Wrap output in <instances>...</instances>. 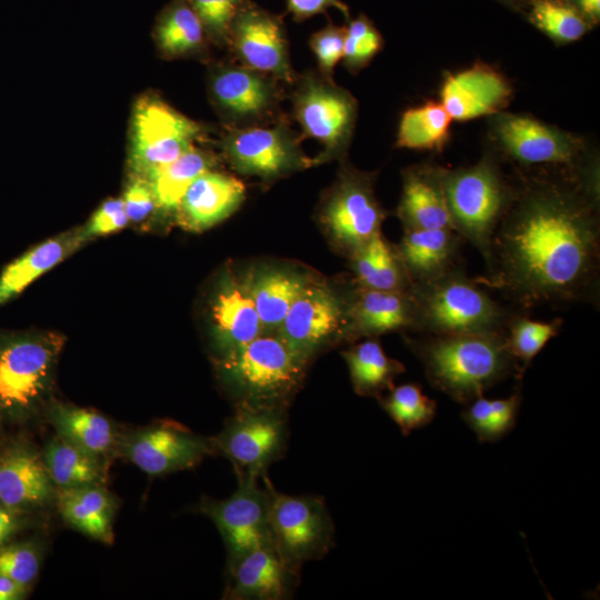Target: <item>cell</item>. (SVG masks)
<instances>
[{
    "label": "cell",
    "instance_id": "7c38bea8",
    "mask_svg": "<svg viewBox=\"0 0 600 600\" xmlns=\"http://www.w3.org/2000/svg\"><path fill=\"white\" fill-rule=\"evenodd\" d=\"M253 476L237 474L234 492L223 500L203 499L199 509L219 530L226 549L227 564L250 550L273 543L269 524L270 494Z\"/></svg>",
    "mask_w": 600,
    "mask_h": 600
},
{
    "label": "cell",
    "instance_id": "836d02e7",
    "mask_svg": "<svg viewBox=\"0 0 600 600\" xmlns=\"http://www.w3.org/2000/svg\"><path fill=\"white\" fill-rule=\"evenodd\" d=\"M213 164L212 153L193 146L169 164L150 173L147 179L153 190L157 207L177 211L189 186Z\"/></svg>",
    "mask_w": 600,
    "mask_h": 600
},
{
    "label": "cell",
    "instance_id": "7dc6e473",
    "mask_svg": "<svg viewBox=\"0 0 600 600\" xmlns=\"http://www.w3.org/2000/svg\"><path fill=\"white\" fill-rule=\"evenodd\" d=\"M330 8L338 9L346 18H349V8L341 0H287V11L297 22L326 13Z\"/></svg>",
    "mask_w": 600,
    "mask_h": 600
},
{
    "label": "cell",
    "instance_id": "7402d4cb",
    "mask_svg": "<svg viewBox=\"0 0 600 600\" xmlns=\"http://www.w3.org/2000/svg\"><path fill=\"white\" fill-rule=\"evenodd\" d=\"M507 152L523 163H572L576 148L563 133L534 119L506 116L497 126Z\"/></svg>",
    "mask_w": 600,
    "mask_h": 600
},
{
    "label": "cell",
    "instance_id": "5b68a950",
    "mask_svg": "<svg viewBox=\"0 0 600 600\" xmlns=\"http://www.w3.org/2000/svg\"><path fill=\"white\" fill-rule=\"evenodd\" d=\"M443 188L453 230L471 243L487 266L494 232L513 196L489 161L443 170Z\"/></svg>",
    "mask_w": 600,
    "mask_h": 600
},
{
    "label": "cell",
    "instance_id": "b9f144b4",
    "mask_svg": "<svg viewBox=\"0 0 600 600\" xmlns=\"http://www.w3.org/2000/svg\"><path fill=\"white\" fill-rule=\"evenodd\" d=\"M199 17L209 41L228 48L229 30L238 11L249 0H186Z\"/></svg>",
    "mask_w": 600,
    "mask_h": 600
},
{
    "label": "cell",
    "instance_id": "484cf974",
    "mask_svg": "<svg viewBox=\"0 0 600 600\" xmlns=\"http://www.w3.org/2000/svg\"><path fill=\"white\" fill-rule=\"evenodd\" d=\"M414 319L410 292L359 288L349 306L350 331L358 336H376L412 330Z\"/></svg>",
    "mask_w": 600,
    "mask_h": 600
},
{
    "label": "cell",
    "instance_id": "2e32d148",
    "mask_svg": "<svg viewBox=\"0 0 600 600\" xmlns=\"http://www.w3.org/2000/svg\"><path fill=\"white\" fill-rule=\"evenodd\" d=\"M371 184V180L362 173L344 172L322 210L329 232L351 253L381 232L384 211Z\"/></svg>",
    "mask_w": 600,
    "mask_h": 600
},
{
    "label": "cell",
    "instance_id": "d4e9b609",
    "mask_svg": "<svg viewBox=\"0 0 600 600\" xmlns=\"http://www.w3.org/2000/svg\"><path fill=\"white\" fill-rule=\"evenodd\" d=\"M398 214L404 229H453L443 188V169L423 166L403 174Z\"/></svg>",
    "mask_w": 600,
    "mask_h": 600
},
{
    "label": "cell",
    "instance_id": "ffe728a7",
    "mask_svg": "<svg viewBox=\"0 0 600 600\" xmlns=\"http://www.w3.org/2000/svg\"><path fill=\"white\" fill-rule=\"evenodd\" d=\"M244 191L239 179L210 169L187 189L176 211L178 222L187 230H206L236 211Z\"/></svg>",
    "mask_w": 600,
    "mask_h": 600
},
{
    "label": "cell",
    "instance_id": "8fae6325",
    "mask_svg": "<svg viewBox=\"0 0 600 600\" xmlns=\"http://www.w3.org/2000/svg\"><path fill=\"white\" fill-rule=\"evenodd\" d=\"M209 94L230 129L279 120L283 89L277 78L242 64L218 63L209 74Z\"/></svg>",
    "mask_w": 600,
    "mask_h": 600
},
{
    "label": "cell",
    "instance_id": "603a6c76",
    "mask_svg": "<svg viewBox=\"0 0 600 600\" xmlns=\"http://www.w3.org/2000/svg\"><path fill=\"white\" fill-rule=\"evenodd\" d=\"M54 493V486L42 457L28 447L0 452V502L13 509L42 506Z\"/></svg>",
    "mask_w": 600,
    "mask_h": 600
},
{
    "label": "cell",
    "instance_id": "7a4b0ae2",
    "mask_svg": "<svg viewBox=\"0 0 600 600\" xmlns=\"http://www.w3.org/2000/svg\"><path fill=\"white\" fill-rule=\"evenodd\" d=\"M407 343L429 383L463 406L498 383L511 377L520 381L524 374L508 349L506 332L421 334Z\"/></svg>",
    "mask_w": 600,
    "mask_h": 600
},
{
    "label": "cell",
    "instance_id": "d6a6232c",
    "mask_svg": "<svg viewBox=\"0 0 600 600\" xmlns=\"http://www.w3.org/2000/svg\"><path fill=\"white\" fill-rule=\"evenodd\" d=\"M343 358L353 389L361 396L379 397L383 390L393 387L396 377L404 372L403 364L388 357L376 339L353 346L343 352Z\"/></svg>",
    "mask_w": 600,
    "mask_h": 600
},
{
    "label": "cell",
    "instance_id": "f1b7e54d",
    "mask_svg": "<svg viewBox=\"0 0 600 600\" xmlns=\"http://www.w3.org/2000/svg\"><path fill=\"white\" fill-rule=\"evenodd\" d=\"M48 417L57 436L100 459L118 446L116 428L98 412L56 403L49 409Z\"/></svg>",
    "mask_w": 600,
    "mask_h": 600
},
{
    "label": "cell",
    "instance_id": "7bdbcfd3",
    "mask_svg": "<svg viewBox=\"0 0 600 600\" xmlns=\"http://www.w3.org/2000/svg\"><path fill=\"white\" fill-rule=\"evenodd\" d=\"M40 559L30 543L0 547V574L27 587L37 578Z\"/></svg>",
    "mask_w": 600,
    "mask_h": 600
},
{
    "label": "cell",
    "instance_id": "e575fe53",
    "mask_svg": "<svg viewBox=\"0 0 600 600\" xmlns=\"http://www.w3.org/2000/svg\"><path fill=\"white\" fill-rule=\"evenodd\" d=\"M249 286L262 329L272 330L281 324L307 284L297 276L270 271L260 274Z\"/></svg>",
    "mask_w": 600,
    "mask_h": 600
},
{
    "label": "cell",
    "instance_id": "83f0119b",
    "mask_svg": "<svg viewBox=\"0 0 600 600\" xmlns=\"http://www.w3.org/2000/svg\"><path fill=\"white\" fill-rule=\"evenodd\" d=\"M57 504L69 526L92 539L112 543L116 503L101 486L58 489Z\"/></svg>",
    "mask_w": 600,
    "mask_h": 600
},
{
    "label": "cell",
    "instance_id": "5bb4252c",
    "mask_svg": "<svg viewBox=\"0 0 600 600\" xmlns=\"http://www.w3.org/2000/svg\"><path fill=\"white\" fill-rule=\"evenodd\" d=\"M228 48L240 64L292 84L288 39L281 16L249 0L236 14L229 30Z\"/></svg>",
    "mask_w": 600,
    "mask_h": 600
},
{
    "label": "cell",
    "instance_id": "f907efd6",
    "mask_svg": "<svg viewBox=\"0 0 600 600\" xmlns=\"http://www.w3.org/2000/svg\"><path fill=\"white\" fill-rule=\"evenodd\" d=\"M582 11L591 17L598 19L600 16V0H578Z\"/></svg>",
    "mask_w": 600,
    "mask_h": 600
},
{
    "label": "cell",
    "instance_id": "44dd1931",
    "mask_svg": "<svg viewBox=\"0 0 600 600\" xmlns=\"http://www.w3.org/2000/svg\"><path fill=\"white\" fill-rule=\"evenodd\" d=\"M506 79L488 67H473L447 77L441 103L453 120L466 121L501 110L510 97Z\"/></svg>",
    "mask_w": 600,
    "mask_h": 600
},
{
    "label": "cell",
    "instance_id": "ab89813d",
    "mask_svg": "<svg viewBox=\"0 0 600 600\" xmlns=\"http://www.w3.org/2000/svg\"><path fill=\"white\" fill-rule=\"evenodd\" d=\"M531 21L556 40L570 42L587 31L582 16L561 0H531Z\"/></svg>",
    "mask_w": 600,
    "mask_h": 600
},
{
    "label": "cell",
    "instance_id": "1f68e13d",
    "mask_svg": "<svg viewBox=\"0 0 600 600\" xmlns=\"http://www.w3.org/2000/svg\"><path fill=\"white\" fill-rule=\"evenodd\" d=\"M42 461L58 489L101 486L106 470L102 459L57 436L46 446Z\"/></svg>",
    "mask_w": 600,
    "mask_h": 600
},
{
    "label": "cell",
    "instance_id": "f6af8a7d",
    "mask_svg": "<svg viewBox=\"0 0 600 600\" xmlns=\"http://www.w3.org/2000/svg\"><path fill=\"white\" fill-rule=\"evenodd\" d=\"M129 221L144 220L156 209L157 201L147 178L132 174L121 198Z\"/></svg>",
    "mask_w": 600,
    "mask_h": 600
},
{
    "label": "cell",
    "instance_id": "9c48e42d",
    "mask_svg": "<svg viewBox=\"0 0 600 600\" xmlns=\"http://www.w3.org/2000/svg\"><path fill=\"white\" fill-rule=\"evenodd\" d=\"M202 127L156 94L136 101L130 123L129 167L147 178L194 146Z\"/></svg>",
    "mask_w": 600,
    "mask_h": 600
},
{
    "label": "cell",
    "instance_id": "cb8c5ba5",
    "mask_svg": "<svg viewBox=\"0 0 600 600\" xmlns=\"http://www.w3.org/2000/svg\"><path fill=\"white\" fill-rule=\"evenodd\" d=\"M463 243L453 229H404L397 249L414 284L436 279L459 266Z\"/></svg>",
    "mask_w": 600,
    "mask_h": 600
},
{
    "label": "cell",
    "instance_id": "ac0fdd59",
    "mask_svg": "<svg viewBox=\"0 0 600 600\" xmlns=\"http://www.w3.org/2000/svg\"><path fill=\"white\" fill-rule=\"evenodd\" d=\"M224 598L233 600H284L300 582V569L289 564L273 543L257 547L228 566Z\"/></svg>",
    "mask_w": 600,
    "mask_h": 600
},
{
    "label": "cell",
    "instance_id": "4316f807",
    "mask_svg": "<svg viewBox=\"0 0 600 600\" xmlns=\"http://www.w3.org/2000/svg\"><path fill=\"white\" fill-rule=\"evenodd\" d=\"M87 240L83 228H78L46 240L7 264L0 274V306L20 294Z\"/></svg>",
    "mask_w": 600,
    "mask_h": 600
},
{
    "label": "cell",
    "instance_id": "4dcf8cb0",
    "mask_svg": "<svg viewBox=\"0 0 600 600\" xmlns=\"http://www.w3.org/2000/svg\"><path fill=\"white\" fill-rule=\"evenodd\" d=\"M153 33L157 47L169 58L203 52L209 40L202 22L186 0H172L162 9Z\"/></svg>",
    "mask_w": 600,
    "mask_h": 600
},
{
    "label": "cell",
    "instance_id": "681fc988",
    "mask_svg": "<svg viewBox=\"0 0 600 600\" xmlns=\"http://www.w3.org/2000/svg\"><path fill=\"white\" fill-rule=\"evenodd\" d=\"M27 587L0 574V600H18L26 596Z\"/></svg>",
    "mask_w": 600,
    "mask_h": 600
},
{
    "label": "cell",
    "instance_id": "52a82bcc",
    "mask_svg": "<svg viewBox=\"0 0 600 600\" xmlns=\"http://www.w3.org/2000/svg\"><path fill=\"white\" fill-rule=\"evenodd\" d=\"M292 84V112L302 129V137L312 138L322 146L314 163L342 156L356 124V99L320 72L307 71L297 76Z\"/></svg>",
    "mask_w": 600,
    "mask_h": 600
},
{
    "label": "cell",
    "instance_id": "f35d334b",
    "mask_svg": "<svg viewBox=\"0 0 600 600\" xmlns=\"http://www.w3.org/2000/svg\"><path fill=\"white\" fill-rule=\"evenodd\" d=\"M379 402L403 436L429 424L437 414V402L413 382L392 387L386 397L379 398Z\"/></svg>",
    "mask_w": 600,
    "mask_h": 600
},
{
    "label": "cell",
    "instance_id": "30bf717a",
    "mask_svg": "<svg viewBox=\"0 0 600 600\" xmlns=\"http://www.w3.org/2000/svg\"><path fill=\"white\" fill-rule=\"evenodd\" d=\"M288 436L284 408L237 406L211 440L214 453L227 458L236 474L261 478L270 464L283 458Z\"/></svg>",
    "mask_w": 600,
    "mask_h": 600
},
{
    "label": "cell",
    "instance_id": "ee69618b",
    "mask_svg": "<svg viewBox=\"0 0 600 600\" xmlns=\"http://www.w3.org/2000/svg\"><path fill=\"white\" fill-rule=\"evenodd\" d=\"M346 27L328 23L316 31L309 40V46L316 56L319 72L332 78L333 68L343 57Z\"/></svg>",
    "mask_w": 600,
    "mask_h": 600
},
{
    "label": "cell",
    "instance_id": "bcb514c9",
    "mask_svg": "<svg viewBox=\"0 0 600 600\" xmlns=\"http://www.w3.org/2000/svg\"><path fill=\"white\" fill-rule=\"evenodd\" d=\"M129 222L122 199L104 201L83 227L88 239L116 232Z\"/></svg>",
    "mask_w": 600,
    "mask_h": 600
},
{
    "label": "cell",
    "instance_id": "e0dca14e",
    "mask_svg": "<svg viewBox=\"0 0 600 600\" xmlns=\"http://www.w3.org/2000/svg\"><path fill=\"white\" fill-rule=\"evenodd\" d=\"M348 312L332 290L307 284L279 326L278 337L306 366L327 338L339 330Z\"/></svg>",
    "mask_w": 600,
    "mask_h": 600
},
{
    "label": "cell",
    "instance_id": "6da1fadb",
    "mask_svg": "<svg viewBox=\"0 0 600 600\" xmlns=\"http://www.w3.org/2000/svg\"><path fill=\"white\" fill-rule=\"evenodd\" d=\"M479 283L500 290L519 309L598 302L600 228L593 206L557 186L513 198Z\"/></svg>",
    "mask_w": 600,
    "mask_h": 600
},
{
    "label": "cell",
    "instance_id": "9a60e30c",
    "mask_svg": "<svg viewBox=\"0 0 600 600\" xmlns=\"http://www.w3.org/2000/svg\"><path fill=\"white\" fill-rule=\"evenodd\" d=\"M118 446L123 457L151 476L194 468L214 453L211 438L196 434L174 422L141 429Z\"/></svg>",
    "mask_w": 600,
    "mask_h": 600
},
{
    "label": "cell",
    "instance_id": "f546056e",
    "mask_svg": "<svg viewBox=\"0 0 600 600\" xmlns=\"http://www.w3.org/2000/svg\"><path fill=\"white\" fill-rule=\"evenodd\" d=\"M352 266L361 288L410 292L413 287L397 247L381 232L352 253Z\"/></svg>",
    "mask_w": 600,
    "mask_h": 600
},
{
    "label": "cell",
    "instance_id": "d6986e66",
    "mask_svg": "<svg viewBox=\"0 0 600 600\" xmlns=\"http://www.w3.org/2000/svg\"><path fill=\"white\" fill-rule=\"evenodd\" d=\"M212 337L219 358L262 334L249 283L226 277L219 283L211 306Z\"/></svg>",
    "mask_w": 600,
    "mask_h": 600
},
{
    "label": "cell",
    "instance_id": "ba28073f",
    "mask_svg": "<svg viewBox=\"0 0 600 600\" xmlns=\"http://www.w3.org/2000/svg\"><path fill=\"white\" fill-rule=\"evenodd\" d=\"M270 494L269 524L274 547L292 567L323 558L334 546L336 529L322 497L292 496L276 490L262 477Z\"/></svg>",
    "mask_w": 600,
    "mask_h": 600
},
{
    "label": "cell",
    "instance_id": "c3c4849f",
    "mask_svg": "<svg viewBox=\"0 0 600 600\" xmlns=\"http://www.w3.org/2000/svg\"><path fill=\"white\" fill-rule=\"evenodd\" d=\"M19 526V511L0 502V547L17 531Z\"/></svg>",
    "mask_w": 600,
    "mask_h": 600
},
{
    "label": "cell",
    "instance_id": "60d3db41",
    "mask_svg": "<svg viewBox=\"0 0 600 600\" xmlns=\"http://www.w3.org/2000/svg\"><path fill=\"white\" fill-rule=\"evenodd\" d=\"M382 37L372 22L363 14L346 27L343 48L344 66L356 72L363 68L381 49Z\"/></svg>",
    "mask_w": 600,
    "mask_h": 600
},
{
    "label": "cell",
    "instance_id": "d590c367",
    "mask_svg": "<svg viewBox=\"0 0 600 600\" xmlns=\"http://www.w3.org/2000/svg\"><path fill=\"white\" fill-rule=\"evenodd\" d=\"M521 402L520 387L502 399L480 396L464 406L461 418L480 442H496L514 428Z\"/></svg>",
    "mask_w": 600,
    "mask_h": 600
},
{
    "label": "cell",
    "instance_id": "3957f363",
    "mask_svg": "<svg viewBox=\"0 0 600 600\" xmlns=\"http://www.w3.org/2000/svg\"><path fill=\"white\" fill-rule=\"evenodd\" d=\"M412 331L426 336L503 333L509 310L493 299L459 264L440 277L414 283Z\"/></svg>",
    "mask_w": 600,
    "mask_h": 600
},
{
    "label": "cell",
    "instance_id": "74e56055",
    "mask_svg": "<svg viewBox=\"0 0 600 600\" xmlns=\"http://www.w3.org/2000/svg\"><path fill=\"white\" fill-rule=\"evenodd\" d=\"M516 310L506 327V342L509 351L526 372L536 356L549 340L561 331L563 320L556 318L550 321L531 319L524 312Z\"/></svg>",
    "mask_w": 600,
    "mask_h": 600
},
{
    "label": "cell",
    "instance_id": "8992f818",
    "mask_svg": "<svg viewBox=\"0 0 600 600\" xmlns=\"http://www.w3.org/2000/svg\"><path fill=\"white\" fill-rule=\"evenodd\" d=\"M62 344L56 333H0V410L23 417L39 407Z\"/></svg>",
    "mask_w": 600,
    "mask_h": 600
},
{
    "label": "cell",
    "instance_id": "8d00e7d4",
    "mask_svg": "<svg viewBox=\"0 0 600 600\" xmlns=\"http://www.w3.org/2000/svg\"><path fill=\"white\" fill-rule=\"evenodd\" d=\"M451 121L442 103L428 102L409 109L401 117L397 144L416 150L439 149L448 138Z\"/></svg>",
    "mask_w": 600,
    "mask_h": 600
},
{
    "label": "cell",
    "instance_id": "277c9868",
    "mask_svg": "<svg viewBox=\"0 0 600 600\" xmlns=\"http://www.w3.org/2000/svg\"><path fill=\"white\" fill-rule=\"evenodd\" d=\"M303 366L277 336H259L221 357L217 369L237 406L284 408L301 381Z\"/></svg>",
    "mask_w": 600,
    "mask_h": 600
},
{
    "label": "cell",
    "instance_id": "4fadbf2b",
    "mask_svg": "<svg viewBox=\"0 0 600 600\" xmlns=\"http://www.w3.org/2000/svg\"><path fill=\"white\" fill-rule=\"evenodd\" d=\"M300 140V136L279 119L267 124L229 129L221 148L238 172L273 180L309 164Z\"/></svg>",
    "mask_w": 600,
    "mask_h": 600
}]
</instances>
